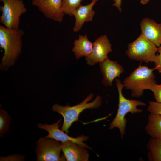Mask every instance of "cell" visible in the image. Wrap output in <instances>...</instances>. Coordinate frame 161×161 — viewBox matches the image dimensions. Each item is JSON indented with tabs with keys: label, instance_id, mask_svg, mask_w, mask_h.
Instances as JSON below:
<instances>
[{
	"label": "cell",
	"instance_id": "obj_1",
	"mask_svg": "<svg viewBox=\"0 0 161 161\" xmlns=\"http://www.w3.org/2000/svg\"><path fill=\"white\" fill-rule=\"evenodd\" d=\"M155 69H151L140 64L122 81L124 88L131 92L132 97L138 98L141 97L145 90H150L156 83Z\"/></svg>",
	"mask_w": 161,
	"mask_h": 161
},
{
	"label": "cell",
	"instance_id": "obj_2",
	"mask_svg": "<svg viewBox=\"0 0 161 161\" xmlns=\"http://www.w3.org/2000/svg\"><path fill=\"white\" fill-rule=\"evenodd\" d=\"M115 81L119 96L118 108L117 114L110 123L109 129H110L115 128L118 129L121 138L122 139L125 134L127 120L125 117L126 114L129 112L132 114L141 113L142 109L137 108V106H146V104L139 100L126 98L122 93V89L124 88L123 84L117 78L115 79Z\"/></svg>",
	"mask_w": 161,
	"mask_h": 161
},
{
	"label": "cell",
	"instance_id": "obj_3",
	"mask_svg": "<svg viewBox=\"0 0 161 161\" xmlns=\"http://www.w3.org/2000/svg\"><path fill=\"white\" fill-rule=\"evenodd\" d=\"M24 34L22 29H9L0 25V45L4 51L1 66L11 65L21 52Z\"/></svg>",
	"mask_w": 161,
	"mask_h": 161
},
{
	"label": "cell",
	"instance_id": "obj_4",
	"mask_svg": "<svg viewBox=\"0 0 161 161\" xmlns=\"http://www.w3.org/2000/svg\"><path fill=\"white\" fill-rule=\"evenodd\" d=\"M94 95L93 93L90 94L80 103L72 106L69 105L64 106L57 104L53 106V111L58 113L63 117L64 122L61 131L67 134L69 131V129L72 123L78 120L79 114L83 111L88 109L98 108L101 106L102 97L99 95L92 102L88 103L92 100Z\"/></svg>",
	"mask_w": 161,
	"mask_h": 161
},
{
	"label": "cell",
	"instance_id": "obj_5",
	"mask_svg": "<svg viewBox=\"0 0 161 161\" xmlns=\"http://www.w3.org/2000/svg\"><path fill=\"white\" fill-rule=\"evenodd\" d=\"M157 47L141 34L128 44L126 55L131 59L145 63L153 62L157 52Z\"/></svg>",
	"mask_w": 161,
	"mask_h": 161
},
{
	"label": "cell",
	"instance_id": "obj_6",
	"mask_svg": "<svg viewBox=\"0 0 161 161\" xmlns=\"http://www.w3.org/2000/svg\"><path fill=\"white\" fill-rule=\"evenodd\" d=\"M3 5L0 9L2 12L0 22L6 27L11 29L19 28L20 16L27 10L22 0H0Z\"/></svg>",
	"mask_w": 161,
	"mask_h": 161
},
{
	"label": "cell",
	"instance_id": "obj_7",
	"mask_svg": "<svg viewBox=\"0 0 161 161\" xmlns=\"http://www.w3.org/2000/svg\"><path fill=\"white\" fill-rule=\"evenodd\" d=\"M36 145L37 161H65L64 156H60L62 150L59 141L53 138L40 137L36 141Z\"/></svg>",
	"mask_w": 161,
	"mask_h": 161
},
{
	"label": "cell",
	"instance_id": "obj_8",
	"mask_svg": "<svg viewBox=\"0 0 161 161\" xmlns=\"http://www.w3.org/2000/svg\"><path fill=\"white\" fill-rule=\"evenodd\" d=\"M62 120L61 118H60L57 122L52 124L39 123L37 124V126L39 128L44 130L48 132V134L44 137V138H53L61 142L67 141H72L81 145L85 146L88 149L92 150L91 147L84 142L88 140L89 138L88 136L82 135L77 136L76 137H73L60 130L59 127L60 124L59 125V124Z\"/></svg>",
	"mask_w": 161,
	"mask_h": 161
},
{
	"label": "cell",
	"instance_id": "obj_9",
	"mask_svg": "<svg viewBox=\"0 0 161 161\" xmlns=\"http://www.w3.org/2000/svg\"><path fill=\"white\" fill-rule=\"evenodd\" d=\"M111 44L106 35L101 36L93 43L91 54L85 57L86 63L93 66L108 58V53L112 52Z\"/></svg>",
	"mask_w": 161,
	"mask_h": 161
},
{
	"label": "cell",
	"instance_id": "obj_10",
	"mask_svg": "<svg viewBox=\"0 0 161 161\" xmlns=\"http://www.w3.org/2000/svg\"><path fill=\"white\" fill-rule=\"evenodd\" d=\"M61 150L67 161H88L89 157L87 148L71 141L61 142Z\"/></svg>",
	"mask_w": 161,
	"mask_h": 161
},
{
	"label": "cell",
	"instance_id": "obj_11",
	"mask_svg": "<svg viewBox=\"0 0 161 161\" xmlns=\"http://www.w3.org/2000/svg\"><path fill=\"white\" fill-rule=\"evenodd\" d=\"M100 67L103 76L102 83L105 86H112L113 80L124 72L123 67L117 61H113L108 58L99 63Z\"/></svg>",
	"mask_w": 161,
	"mask_h": 161
},
{
	"label": "cell",
	"instance_id": "obj_12",
	"mask_svg": "<svg viewBox=\"0 0 161 161\" xmlns=\"http://www.w3.org/2000/svg\"><path fill=\"white\" fill-rule=\"evenodd\" d=\"M62 0H41L37 7L46 18L61 22L64 16L62 10Z\"/></svg>",
	"mask_w": 161,
	"mask_h": 161
},
{
	"label": "cell",
	"instance_id": "obj_13",
	"mask_svg": "<svg viewBox=\"0 0 161 161\" xmlns=\"http://www.w3.org/2000/svg\"><path fill=\"white\" fill-rule=\"evenodd\" d=\"M141 32L147 39L158 47L161 45V23H158L153 19L145 18L141 21Z\"/></svg>",
	"mask_w": 161,
	"mask_h": 161
},
{
	"label": "cell",
	"instance_id": "obj_14",
	"mask_svg": "<svg viewBox=\"0 0 161 161\" xmlns=\"http://www.w3.org/2000/svg\"><path fill=\"white\" fill-rule=\"evenodd\" d=\"M96 2L92 0L89 4L86 5H80L75 10L73 16L75 18V23L73 31L77 32L80 30L85 22L92 21L95 14L93 7Z\"/></svg>",
	"mask_w": 161,
	"mask_h": 161
},
{
	"label": "cell",
	"instance_id": "obj_15",
	"mask_svg": "<svg viewBox=\"0 0 161 161\" xmlns=\"http://www.w3.org/2000/svg\"><path fill=\"white\" fill-rule=\"evenodd\" d=\"M73 44L72 50L77 60L83 57H87L91 54L93 43L89 40L86 35L84 36L79 35L78 39H75Z\"/></svg>",
	"mask_w": 161,
	"mask_h": 161
},
{
	"label": "cell",
	"instance_id": "obj_16",
	"mask_svg": "<svg viewBox=\"0 0 161 161\" xmlns=\"http://www.w3.org/2000/svg\"><path fill=\"white\" fill-rule=\"evenodd\" d=\"M145 130L151 137L161 138V115L150 113Z\"/></svg>",
	"mask_w": 161,
	"mask_h": 161
},
{
	"label": "cell",
	"instance_id": "obj_17",
	"mask_svg": "<svg viewBox=\"0 0 161 161\" xmlns=\"http://www.w3.org/2000/svg\"><path fill=\"white\" fill-rule=\"evenodd\" d=\"M149 161H161V138L151 137L147 145Z\"/></svg>",
	"mask_w": 161,
	"mask_h": 161
},
{
	"label": "cell",
	"instance_id": "obj_18",
	"mask_svg": "<svg viewBox=\"0 0 161 161\" xmlns=\"http://www.w3.org/2000/svg\"><path fill=\"white\" fill-rule=\"evenodd\" d=\"M83 0H62V10L64 14L71 16H73L75 10L80 5Z\"/></svg>",
	"mask_w": 161,
	"mask_h": 161
},
{
	"label": "cell",
	"instance_id": "obj_19",
	"mask_svg": "<svg viewBox=\"0 0 161 161\" xmlns=\"http://www.w3.org/2000/svg\"><path fill=\"white\" fill-rule=\"evenodd\" d=\"M11 117L7 112L2 109L0 110V136L3 137L4 134L9 129V123Z\"/></svg>",
	"mask_w": 161,
	"mask_h": 161
},
{
	"label": "cell",
	"instance_id": "obj_20",
	"mask_svg": "<svg viewBox=\"0 0 161 161\" xmlns=\"http://www.w3.org/2000/svg\"><path fill=\"white\" fill-rule=\"evenodd\" d=\"M147 110L150 113L161 115V103L149 101Z\"/></svg>",
	"mask_w": 161,
	"mask_h": 161
},
{
	"label": "cell",
	"instance_id": "obj_21",
	"mask_svg": "<svg viewBox=\"0 0 161 161\" xmlns=\"http://www.w3.org/2000/svg\"><path fill=\"white\" fill-rule=\"evenodd\" d=\"M150 90L153 93L156 101L161 103V84H155Z\"/></svg>",
	"mask_w": 161,
	"mask_h": 161
},
{
	"label": "cell",
	"instance_id": "obj_22",
	"mask_svg": "<svg viewBox=\"0 0 161 161\" xmlns=\"http://www.w3.org/2000/svg\"><path fill=\"white\" fill-rule=\"evenodd\" d=\"M154 62L155 65V69L157 70L161 75V55H156Z\"/></svg>",
	"mask_w": 161,
	"mask_h": 161
},
{
	"label": "cell",
	"instance_id": "obj_23",
	"mask_svg": "<svg viewBox=\"0 0 161 161\" xmlns=\"http://www.w3.org/2000/svg\"><path fill=\"white\" fill-rule=\"evenodd\" d=\"M121 3L122 0H116L114 3L113 4V5L117 7L119 11L121 12L122 11V9L121 7Z\"/></svg>",
	"mask_w": 161,
	"mask_h": 161
},
{
	"label": "cell",
	"instance_id": "obj_24",
	"mask_svg": "<svg viewBox=\"0 0 161 161\" xmlns=\"http://www.w3.org/2000/svg\"><path fill=\"white\" fill-rule=\"evenodd\" d=\"M41 0H32V5L37 6Z\"/></svg>",
	"mask_w": 161,
	"mask_h": 161
},
{
	"label": "cell",
	"instance_id": "obj_25",
	"mask_svg": "<svg viewBox=\"0 0 161 161\" xmlns=\"http://www.w3.org/2000/svg\"><path fill=\"white\" fill-rule=\"evenodd\" d=\"M150 0H141L140 3L143 4L144 5L147 4Z\"/></svg>",
	"mask_w": 161,
	"mask_h": 161
},
{
	"label": "cell",
	"instance_id": "obj_26",
	"mask_svg": "<svg viewBox=\"0 0 161 161\" xmlns=\"http://www.w3.org/2000/svg\"><path fill=\"white\" fill-rule=\"evenodd\" d=\"M157 52L161 55V45L157 48Z\"/></svg>",
	"mask_w": 161,
	"mask_h": 161
},
{
	"label": "cell",
	"instance_id": "obj_27",
	"mask_svg": "<svg viewBox=\"0 0 161 161\" xmlns=\"http://www.w3.org/2000/svg\"><path fill=\"white\" fill-rule=\"evenodd\" d=\"M93 0L95 1V2H96L97 1H98L99 0ZM112 0L114 1V2H115L116 1V0Z\"/></svg>",
	"mask_w": 161,
	"mask_h": 161
}]
</instances>
